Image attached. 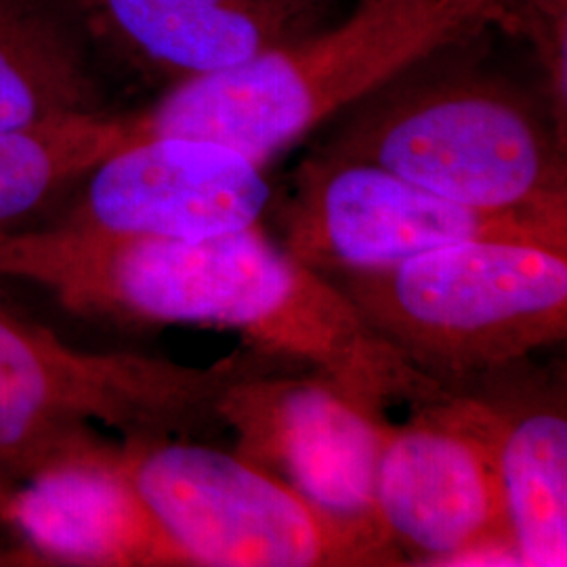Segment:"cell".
Wrapping results in <instances>:
<instances>
[{"label":"cell","mask_w":567,"mask_h":567,"mask_svg":"<svg viewBox=\"0 0 567 567\" xmlns=\"http://www.w3.org/2000/svg\"><path fill=\"white\" fill-rule=\"evenodd\" d=\"M126 142V116L110 112L0 135V231L41 224Z\"/></svg>","instance_id":"9a60e30c"},{"label":"cell","mask_w":567,"mask_h":567,"mask_svg":"<svg viewBox=\"0 0 567 567\" xmlns=\"http://www.w3.org/2000/svg\"><path fill=\"white\" fill-rule=\"evenodd\" d=\"M355 105L316 152L374 164L471 208L567 217L566 137L519 86L414 65Z\"/></svg>","instance_id":"3957f363"},{"label":"cell","mask_w":567,"mask_h":567,"mask_svg":"<svg viewBox=\"0 0 567 567\" xmlns=\"http://www.w3.org/2000/svg\"><path fill=\"white\" fill-rule=\"evenodd\" d=\"M131 482L185 566H405L391 543L326 515L238 452L128 440Z\"/></svg>","instance_id":"8992f818"},{"label":"cell","mask_w":567,"mask_h":567,"mask_svg":"<svg viewBox=\"0 0 567 567\" xmlns=\"http://www.w3.org/2000/svg\"><path fill=\"white\" fill-rule=\"evenodd\" d=\"M299 37L313 32L330 0H264Z\"/></svg>","instance_id":"2e32d148"},{"label":"cell","mask_w":567,"mask_h":567,"mask_svg":"<svg viewBox=\"0 0 567 567\" xmlns=\"http://www.w3.org/2000/svg\"><path fill=\"white\" fill-rule=\"evenodd\" d=\"M0 278L34 284L81 316L236 330L259 353L311 364L379 412L452 393L408 364L337 284L259 225L204 240L63 224L0 231Z\"/></svg>","instance_id":"6da1fadb"},{"label":"cell","mask_w":567,"mask_h":567,"mask_svg":"<svg viewBox=\"0 0 567 567\" xmlns=\"http://www.w3.org/2000/svg\"><path fill=\"white\" fill-rule=\"evenodd\" d=\"M508 7L536 11L548 18H567V0H501Z\"/></svg>","instance_id":"e0dca14e"},{"label":"cell","mask_w":567,"mask_h":567,"mask_svg":"<svg viewBox=\"0 0 567 567\" xmlns=\"http://www.w3.org/2000/svg\"><path fill=\"white\" fill-rule=\"evenodd\" d=\"M2 515L51 566H185L133 486L116 447L42 468Z\"/></svg>","instance_id":"8fae6325"},{"label":"cell","mask_w":567,"mask_h":567,"mask_svg":"<svg viewBox=\"0 0 567 567\" xmlns=\"http://www.w3.org/2000/svg\"><path fill=\"white\" fill-rule=\"evenodd\" d=\"M264 164L224 143L161 135L124 143L65 198L53 224L116 236L204 240L259 225ZM63 203V204H65Z\"/></svg>","instance_id":"30bf717a"},{"label":"cell","mask_w":567,"mask_h":567,"mask_svg":"<svg viewBox=\"0 0 567 567\" xmlns=\"http://www.w3.org/2000/svg\"><path fill=\"white\" fill-rule=\"evenodd\" d=\"M257 368L246 358L196 368L91 353L0 307V471L32 477L97 450L93 423L145 440L217 419L225 386Z\"/></svg>","instance_id":"5b68a950"},{"label":"cell","mask_w":567,"mask_h":567,"mask_svg":"<svg viewBox=\"0 0 567 567\" xmlns=\"http://www.w3.org/2000/svg\"><path fill=\"white\" fill-rule=\"evenodd\" d=\"M408 364L463 391L567 339V250L465 240L326 276Z\"/></svg>","instance_id":"277c9868"},{"label":"cell","mask_w":567,"mask_h":567,"mask_svg":"<svg viewBox=\"0 0 567 567\" xmlns=\"http://www.w3.org/2000/svg\"><path fill=\"white\" fill-rule=\"evenodd\" d=\"M508 532L522 566H567V410L564 391L492 400Z\"/></svg>","instance_id":"5bb4252c"},{"label":"cell","mask_w":567,"mask_h":567,"mask_svg":"<svg viewBox=\"0 0 567 567\" xmlns=\"http://www.w3.org/2000/svg\"><path fill=\"white\" fill-rule=\"evenodd\" d=\"M7 566H44V559L34 550H18V553L0 550V567Z\"/></svg>","instance_id":"ac0fdd59"},{"label":"cell","mask_w":567,"mask_h":567,"mask_svg":"<svg viewBox=\"0 0 567 567\" xmlns=\"http://www.w3.org/2000/svg\"><path fill=\"white\" fill-rule=\"evenodd\" d=\"M72 0H0V135L107 112Z\"/></svg>","instance_id":"4fadbf2b"},{"label":"cell","mask_w":567,"mask_h":567,"mask_svg":"<svg viewBox=\"0 0 567 567\" xmlns=\"http://www.w3.org/2000/svg\"><path fill=\"white\" fill-rule=\"evenodd\" d=\"M215 416L236 452L278 475L326 515L386 540L377 475L389 423L334 379L250 370L225 386Z\"/></svg>","instance_id":"9c48e42d"},{"label":"cell","mask_w":567,"mask_h":567,"mask_svg":"<svg viewBox=\"0 0 567 567\" xmlns=\"http://www.w3.org/2000/svg\"><path fill=\"white\" fill-rule=\"evenodd\" d=\"M410 408L404 425H386L377 475L391 545L408 564L522 566L508 532L492 402L452 391Z\"/></svg>","instance_id":"52a82bcc"},{"label":"cell","mask_w":567,"mask_h":567,"mask_svg":"<svg viewBox=\"0 0 567 567\" xmlns=\"http://www.w3.org/2000/svg\"><path fill=\"white\" fill-rule=\"evenodd\" d=\"M511 20L501 0H358L332 28L168 86L152 107L126 116L128 142L196 137L267 166L421 61Z\"/></svg>","instance_id":"7a4b0ae2"},{"label":"cell","mask_w":567,"mask_h":567,"mask_svg":"<svg viewBox=\"0 0 567 567\" xmlns=\"http://www.w3.org/2000/svg\"><path fill=\"white\" fill-rule=\"evenodd\" d=\"M4 503H7V501H4V496H2V492H0V513H2V507H4Z\"/></svg>","instance_id":"d6986e66"},{"label":"cell","mask_w":567,"mask_h":567,"mask_svg":"<svg viewBox=\"0 0 567 567\" xmlns=\"http://www.w3.org/2000/svg\"><path fill=\"white\" fill-rule=\"evenodd\" d=\"M97 55L168 86L299 34L264 0H72Z\"/></svg>","instance_id":"7c38bea8"},{"label":"cell","mask_w":567,"mask_h":567,"mask_svg":"<svg viewBox=\"0 0 567 567\" xmlns=\"http://www.w3.org/2000/svg\"><path fill=\"white\" fill-rule=\"evenodd\" d=\"M482 238L567 250V217L471 208L374 164L322 152L299 164L284 206V248L324 276L381 269Z\"/></svg>","instance_id":"ba28073f"}]
</instances>
